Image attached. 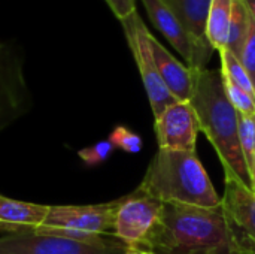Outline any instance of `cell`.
<instances>
[{
	"label": "cell",
	"mask_w": 255,
	"mask_h": 254,
	"mask_svg": "<svg viewBox=\"0 0 255 254\" xmlns=\"http://www.w3.org/2000/svg\"><path fill=\"white\" fill-rule=\"evenodd\" d=\"M123 198L97 205H54L42 226L93 235H114V223Z\"/></svg>",
	"instance_id": "cell-9"
},
{
	"label": "cell",
	"mask_w": 255,
	"mask_h": 254,
	"mask_svg": "<svg viewBox=\"0 0 255 254\" xmlns=\"http://www.w3.org/2000/svg\"><path fill=\"white\" fill-rule=\"evenodd\" d=\"M49 205L31 204L0 195V231L9 234H30L42 226Z\"/></svg>",
	"instance_id": "cell-14"
},
{
	"label": "cell",
	"mask_w": 255,
	"mask_h": 254,
	"mask_svg": "<svg viewBox=\"0 0 255 254\" xmlns=\"http://www.w3.org/2000/svg\"><path fill=\"white\" fill-rule=\"evenodd\" d=\"M128 247L114 235L78 241L36 234H9L0 238V254H124Z\"/></svg>",
	"instance_id": "cell-5"
},
{
	"label": "cell",
	"mask_w": 255,
	"mask_h": 254,
	"mask_svg": "<svg viewBox=\"0 0 255 254\" xmlns=\"http://www.w3.org/2000/svg\"><path fill=\"white\" fill-rule=\"evenodd\" d=\"M121 24L127 37L128 48L139 67L140 78H142L148 100L151 103L152 114L157 118L166 108L173 105L176 99L167 90V87L164 85L160 76V72L157 69V64L152 55L151 43H149L151 33L148 31L137 10L131 13L130 16H127L126 19H123Z\"/></svg>",
	"instance_id": "cell-6"
},
{
	"label": "cell",
	"mask_w": 255,
	"mask_h": 254,
	"mask_svg": "<svg viewBox=\"0 0 255 254\" xmlns=\"http://www.w3.org/2000/svg\"><path fill=\"white\" fill-rule=\"evenodd\" d=\"M115 147L112 145V142L109 139L105 141H99L94 145L85 147L82 150L78 151V157L87 165V166H97L103 162H106L111 154L114 153Z\"/></svg>",
	"instance_id": "cell-21"
},
{
	"label": "cell",
	"mask_w": 255,
	"mask_h": 254,
	"mask_svg": "<svg viewBox=\"0 0 255 254\" xmlns=\"http://www.w3.org/2000/svg\"><path fill=\"white\" fill-rule=\"evenodd\" d=\"M33 108L24 69V51L13 42H0V133Z\"/></svg>",
	"instance_id": "cell-4"
},
{
	"label": "cell",
	"mask_w": 255,
	"mask_h": 254,
	"mask_svg": "<svg viewBox=\"0 0 255 254\" xmlns=\"http://www.w3.org/2000/svg\"><path fill=\"white\" fill-rule=\"evenodd\" d=\"M140 249L157 254H239L221 204L214 208L163 204L160 219Z\"/></svg>",
	"instance_id": "cell-1"
},
{
	"label": "cell",
	"mask_w": 255,
	"mask_h": 254,
	"mask_svg": "<svg viewBox=\"0 0 255 254\" xmlns=\"http://www.w3.org/2000/svg\"><path fill=\"white\" fill-rule=\"evenodd\" d=\"M235 0H212L206 22V37L218 52L226 49Z\"/></svg>",
	"instance_id": "cell-15"
},
{
	"label": "cell",
	"mask_w": 255,
	"mask_h": 254,
	"mask_svg": "<svg viewBox=\"0 0 255 254\" xmlns=\"http://www.w3.org/2000/svg\"><path fill=\"white\" fill-rule=\"evenodd\" d=\"M200 254H236L233 252H214V253H200Z\"/></svg>",
	"instance_id": "cell-27"
},
{
	"label": "cell",
	"mask_w": 255,
	"mask_h": 254,
	"mask_svg": "<svg viewBox=\"0 0 255 254\" xmlns=\"http://www.w3.org/2000/svg\"><path fill=\"white\" fill-rule=\"evenodd\" d=\"M194 72L193 105L200 132L215 148L224 174H232L251 187L250 174L239 144V112L227 97L223 73L218 69Z\"/></svg>",
	"instance_id": "cell-2"
},
{
	"label": "cell",
	"mask_w": 255,
	"mask_h": 254,
	"mask_svg": "<svg viewBox=\"0 0 255 254\" xmlns=\"http://www.w3.org/2000/svg\"><path fill=\"white\" fill-rule=\"evenodd\" d=\"M248 30H250V13L242 0H235L226 49L233 52L238 58H239L244 43L247 40Z\"/></svg>",
	"instance_id": "cell-16"
},
{
	"label": "cell",
	"mask_w": 255,
	"mask_h": 254,
	"mask_svg": "<svg viewBox=\"0 0 255 254\" xmlns=\"http://www.w3.org/2000/svg\"><path fill=\"white\" fill-rule=\"evenodd\" d=\"M220 58H221V73L224 79H229L230 82L236 84L247 93L255 97V90L250 75L247 73L245 67L242 66L241 60L230 52L229 49H221L220 51Z\"/></svg>",
	"instance_id": "cell-17"
},
{
	"label": "cell",
	"mask_w": 255,
	"mask_h": 254,
	"mask_svg": "<svg viewBox=\"0 0 255 254\" xmlns=\"http://www.w3.org/2000/svg\"><path fill=\"white\" fill-rule=\"evenodd\" d=\"M154 129L160 150L196 151L200 127L190 102H175L166 108L155 118Z\"/></svg>",
	"instance_id": "cell-10"
},
{
	"label": "cell",
	"mask_w": 255,
	"mask_h": 254,
	"mask_svg": "<svg viewBox=\"0 0 255 254\" xmlns=\"http://www.w3.org/2000/svg\"><path fill=\"white\" fill-rule=\"evenodd\" d=\"M239 60L242 63V66L245 67L247 73L251 78V82L254 85L255 90V21L250 16V30H248V36L247 40L244 43L242 52L239 55Z\"/></svg>",
	"instance_id": "cell-22"
},
{
	"label": "cell",
	"mask_w": 255,
	"mask_h": 254,
	"mask_svg": "<svg viewBox=\"0 0 255 254\" xmlns=\"http://www.w3.org/2000/svg\"><path fill=\"white\" fill-rule=\"evenodd\" d=\"M239 144L248 174L251 175L255 162V115L239 114Z\"/></svg>",
	"instance_id": "cell-18"
},
{
	"label": "cell",
	"mask_w": 255,
	"mask_h": 254,
	"mask_svg": "<svg viewBox=\"0 0 255 254\" xmlns=\"http://www.w3.org/2000/svg\"><path fill=\"white\" fill-rule=\"evenodd\" d=\"M221 207L239 254H255V193L242 180L224 174Z\"/></svg>",
	"instance_id": "cell-7"
},
{
	"label": "cell",
	"mask_w": 255,
	"mask_h": 254,
	"mask_svg": "<svg viewBox=\"0 0 255 254\" xmlns=\"http://www.w3.org/2000/svg\"><path fill=\"white\" fill-rule=\"evenodd\" d=\"M108 6L112 9L115 16L123 21L131 13L136 12V0H105Z\"/></svg>",
	"instance_id": "cell-23"
},
{
	"label": "cell",
	"mask_w": 255,
	"mask_h": 254,
	"mask_svg": "<svg viewBox=\"0 0 255 254\" xmlns=\"http://www.w3.org/2000/svg\"><path fill=\"white\" fill-rule=\"evenodd\" d=\"M151 22L169 40V43L184 57L191 70L206 69L208 61L202 57L194 40L179 22L173 10L164 0H142Z\"/></svg>",
	"instance_id": "cell-11"
},
{
	"label": "cell",
	"mask_w": 255,
	"mask_h": 254,
	"mask_svg": "<svg viewBox=\"0 0 255 254\" xmlns=\"http://www.w3.org/2000/svg\"><path fill=\"white\" fill-rule=\"evenodd\" d=\"M242 1H244V4H245V7L248 10L250 16L255 21V0H242Z\"/></svg>",
	"instance_id": "cell-24"
},
{
	"label": "cell",
	"mask_w": 255,
	"mask_h": 254,
	"mask_svg": "<svg viewBox=\"0 0 255 254\" xmlns=\"http://www.w3.org/2000/svg\"><path fill=\"white\" fill-rule=\"evenodd\" d=\"M163 204L149 198L137 189L124 196L114 223V237L128 249H140L157 225Z\"/></svg>",
	"instance_id": "cell-8"
},
{
	"label": "cell",
	"mask_w": 255,
	"mask_h": 254,
	"mask_svg": "<svg viewBox=\"0 0 255 254\" xmlns=\"http://www.w3.org/2000/svg\"><path fill=\"white\" fill-rule=\"evenodd\" d=\"M137 190L161 204H182L205 208H214L221 204V198L196 151L158 148Z\"/></svg>",
	"instance_id": "cell-3"
},
{
	"label": "cell",
	"mask_w": 255,
	"mask_h": 254,
	"mask_svg": "<svg viewBox=\"0 0 255 254\" xmlns=\"http://www.w3.org/2000/svg\"><path fill=\"white\" fill-rule=\"evenodd\" d=\"M124 254H157L149 250H143V249H128Z\"/></svg>",
	"instance_id": "cell-25"
},
{
	"label": "cell",
	"mask_w": 255,
	"mask_h": 254,
	"mask_svg": "<svg viewBox=\"0 0 255 254\" xmlns=\"http://www.w3.org/2000/svg\"><path fill=\"white\" fill-rule=\"evenodd\" d=\"M194 40L202 57L209 61L214 48L206 37V22L212 0H164Z\"/></svg>",
	"instance_id": "cell-13"
},
{
	"label": "cell",
	"mask_w": 255,
	"mask_h": 254,
	"mask_svg": "<svg viewBox=\"0 0 255 254\" xmlns=\"http://www.w3.org/2000/svg\"><path fill=\"white\" fill-rule=\"evenodd\" d=\"M250 180H251V189H253V192L255 193V162L254 168H253V172H251V175H250Z\"/></svg>",
	"instance_id": "cell-26"
},
{
	"label": "cell",
	"mask_w": 255,
	"mask_h": 254,
	"mask_svg": "<svg viewBox=\"0 0 255 254\" xmlns=\"http://www.w3.org/2000/svg\"><path fill=\"white\" fill-rule=\"evenodd\" d=\"M224 79V78H223ZM224 88L227 93L229 100L235 106V109L242 115H255V97L238 87L236 84L224 79Z\"/></svg>",
	"instance_id": "cell-20"
},
{
	"label": "cell",
	"mask_w": 255,
	"mask_h": 254,
	"mask_svg": "<svg viewBox=\"0 0 255 254\" xmlns=\"http://www.w3.org/2000/svg\"><path fill=\"white\" fill-rule=\"evenodd\" d=\"M108 139L112 142V145L115 148H120V150H123L126 153H130V154L139 153L142 150V147H143L142 138L136 132L130 130L126 126H117L111 132Z\"/></svg>",
	"instance_id": "cell-19"
},
{
	"label": "cell",
	"mask_w": 255,
	"mask_h": 254,
	"mask_svg": "<svg viewBox=\"0 0 255 254\" xmlns=\"http://www.w3.org/2000/svg\"><path fill=\"white\" fill-rule=\"evenodd\" d=\"M149 43L157 69L167 90L176 102H190L194 87V72L178 61L152 34L149 36Z\"/></svg>",
	"instance_id": "cell-12"
}]
</instances>
